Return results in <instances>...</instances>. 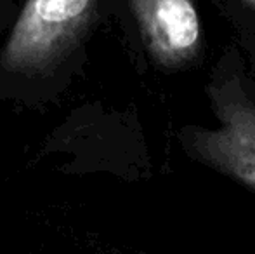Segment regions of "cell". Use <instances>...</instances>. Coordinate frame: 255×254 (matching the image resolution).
<instances>
[{
    "instance_id": "cell-1",
    "label": "cell",
    "mask_w": 255,
    "mask_h": 254,
    "mask_svg": "<svg viewBox=\"0 0 255 254\" xmlns=\"http://www.w3.org/2000/svg\"><path fill=\"white\" fill-rule=\"evenodd\" d=\"M210 99L219 127H184L182 146L195 160L255 192L254 101L235 77L212 84Z\"/></svg>"
},
{
    "instance_id": "cell-2",
    "label": "cell",
    "mask_w": 255,
    "mask_h": 254,
    "mask_svg": "<svg viewBox=\"0 0 255 254\" xmlns=\"http://www.w3.org/2000/svg\"><path fill=\"white\" fill-rule=\"evenodd\" d=\"M149 52L161 66H188L200 56L203 31L195 0H130Z\"/></svg>"
},
{
    "instance_id": "cell-3",
    "label": "cell",
    "mask_w": 255,
    "mask_h": 254,
    "mask_svg": "<svg viewBox=\"0 0 255 254\" xmlns=\"http://www.w3.org/2000/svg\"><path fill=\"white\" fill-rule=\"evenodd\" d=\"M87 7L89 0H31L14 30L9 56L21 61L44 54Z\"/></svg>"
},
{
    "instance_id": "cell-4",
    "label": "cell",
    "mask_w": 255,
    "mask_h": 254,
    "mask_svg": "<svg viewBox=\"0 0 255 254\" xmlns=\"http://www.w3.org/2000/svg\"><path fill=\"white\" fill-rule=\"evenodd\" d=\"M242 2L245 3V5H249L250 9H252L254 12H255V0H242Z\"/></svg>"
}]
</instances>
